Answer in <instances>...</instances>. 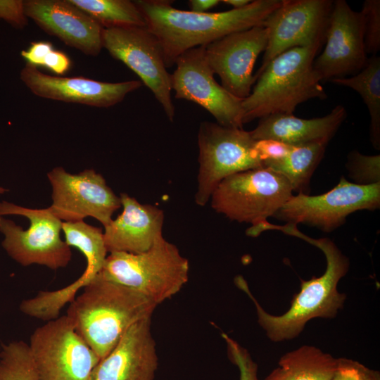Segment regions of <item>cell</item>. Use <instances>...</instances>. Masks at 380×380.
I'll return each instance as SVG.
<instances>
[{
    "instance_id": "6da1fadb",
    "label": "cell",
    "mask_w": 380,
    "mask_h": 380,
    "mask_svg": "<svg viewBox=\"0 0 380 380\" xmlns=\"http://www.w3.org/2000/svg\"><path fill=\"white\" fill-rule=\"evenodd\" d=\"M146 27L159 41L167 68L185 51L208 44L232 33L262 25L281 0H255L240 9L195 13L176 8L172 1H134Z\"/></svg>"
},
{
    "instance_id": "7a4b0ae2",
    "label": "cell",
    "mask_w": 380,
    "mask_h": 380,
    "mask_svg": "<svg viewBox=\"0 0 380 380\" xmlns=\"http://www.w3.org/2000/svg\"><path fill=\"white\" fill-rule=\"evenodd\" d=\"M288 235L302 239L319 248L327 260L324 273L308 281L301 280L300 291L291 302L290 308L281 315L267 313L260 305L241 277L235 278L238 288L254 303L258 321L272 341L279 342L298 336L306 323L315 317L333 318L343 306L346 295L337 289L339 280L349 269V260L328 238L315 239L300 232L296 226L288 229Z\"/></svg>"
},
{
    "instance_id": "3957f363",
    "label": "cell",
    "mask_w": 380,
    "mask_h": 380,
    "mask_svg": "<svg viewBox=\"0 0 380 380\" xmlns=\"http://www.w3.org/2000/svg\"><path fill=\"white\" fill-rule=\"evenodd\" d=\"M70 303L67 316L101 359L136 322L151 318L157 305L141 293L98 274Z\"/></svg>"
},
{
    "instance_id": "277c9868",
    "label": "cell",
    "mask_w": 380,
    "mask_h": 380,
    "mask_svg": "<svg viewBox=\"0 0 380 380\" xmlns=\"http://www.w3.org/2000/svg\"><path fill=\"white\" fill-rule=\"evenodd\" d=\"M322 46L289 49L253 76V88L242 101L243 124L274 114H293L305 101L327 99L322 80L313 68Z\"/></svg>"
},
{
    "instance_id": "5b68a950",
    "label": "cell",
    "mask_w": 380,
    "mask_h": 380,
    "mask_svg": "<svg viewBox=\"0 0 380 380\" xmlns=\"http://www.w3.org/2000/svg\"><path fill=\"white\" fill-rule=\"evenodd\" d=\"M189 270L188 260L161 236L141 253H110L99 274L137 291L158 305L182 289L188 281Z\"/></svg>"
},
{
    "instance_id": "8992f818",
    "label": "cell",
    "mask_w": 380,
    "mask_h": 380,
    "mask_svg": "<svg viewBox=\"0 0 380 380\" xmlns=\"http://www.w3.org/2000/svg\"><path fill=\"white\" fill-rule=\"evenodd\" d=\"M62 224L49 208L32 209L0 202L2 246L23 266L38 264L55 270L68 265L72 252L61 238Z\"/></svg>"
},
{
    "instance_id": "52a82bcc",
    "label": "cell",
    "mask_w": 380,
    "mask_h": 380,
    "mask_svg": "<svg viewBox=\"0 0 380 380\" xmlns=\"http://www.w3.org/2000/svg\"><path fill=\"white\" fill-rule=\"evenodd\" d=\"M289 181L269 168L239 172L224 178L211 195L217 213L255 226L274 216L293 195Z\"/></svg>"
},
{
    "instance_id": "ba28073f",
    "label": "cell",
    "mask_w": 380,
    "mask_h": 380,
    "mask_svg": "<svg viewBox=\"0 0 380 380\" xmlns=\"http://www.w3.org/2000/svg\"><path fill=\"white\" fill-rule=\"evenodd\" d=\"M250 132L202 122L198 134L199 149L197 205L203 206L224 178L249 170L262 168Z\"/></svg>"
},
{
    "instance_id": "9c48e42d",
    "label": "cell",
    "mask_w": 380,
    "mask_h": 380,
    "mask_svg": "<svg viewBox=\"0 0 380 380\" xmlns=\"http://www.w3.org/2000/svg\"><path fill=\"white\" fill-rule=\"evenodd\" d=\"M28 345L39 380H89L100 360L67 315L37 327Z\"/></svg>"
},
{
    "instance_id": "30bf717a",
    "label": "cell",
    "mask_w": 380,
    "mask_h": 380,
    "mask_svg": "<svg viewBox=\"0 0 380 380\" xmlns=\"http://www.w3.org/2000/svg\"><path fill=\"white\" fill-rule=\"evenodd\" d=\"M102 41L103 48L113 58L138 75L172 122L175 108L171 96V74L156 36L146 27L103 28Z\"/></svg>"
},
{
    "instance_id": "8fae6325",
    "label": "cell",
    "mask_w": 380,
    "mask_h": 380,
    "mask_svg": "<svg viewBox=\"0 0 380 380\" xmlns=\"http://www.w3.org/2000/svg\"><path fill=\"white\" fill-rule=\"evenodd\" d=\"M379 205L380 183L360 185L342 177L325 194L292 195L273 217L287 223H303L331 232L343 224L350 214L360 210H374Z\"/></svg>"
},
{
    "instance_id": "7c38bea8",
    "label": "cell",
    "mask_w": 380,
    "mask_h": 380,
    "mask_svg": "<svg viewBox=\"0 0 380 380\" xmlns=\"http://www.w3.org/2000/svg\"><path fill=\"white\" fill-rule=\"evenodd\" d=\"M170 75L175 97L196 103L208 111L217 123L243 128V99H239L215 80L207 61L204 46L191 49L179 56Z\"/></svg>"
},
{
    "instance_id": "4fadbf2b",
    "label": "cell",
    "mask_w": 380,
    "mask_h": 380,
    "mask_svg": "<svg viewBox=\"0 0 380 380\" xmlns=\"http://www.w3.org/2000/svg\"><path fill=\"white\" fill-rule=\"evenodd\" d=\"M47 177L53 201L49 208L61 221L77 222L91 217L106 227L121 206L120 196L107 185L103 177L92 169L70 174L62 167H56Z\"/></svg>"
},
{
    "instance_id": "5bb4252c",
    "label": "cell",
    "mask_w": 380,
    "mask_h": 380,
    "mask_svg": "<svg viewBox=\"0 0 380 380\" xmlns=\"http://www.w3.org/2000/svg\"><path fill=\"white\" fill-rule=\"evenodd\" d=\"M334 1L281 0L262 25L268 40L260 67L253 76L280 53L296 47L323 45Z\"/></svg>"
},
{
    "instance_id": "9a60e30c",
    "label": "cell",
    "mask_w": 380,
    "mask_h": 380,
    "mask_svg": "<svg viewBox=\"0 0 380 380\" xmlns=\"http://www.w3.org/2000/svg\"><path fill=\"white\" fill-rule=\"evenodd\" d=\"M324 42L323 51L313 62L322 82L354 75L367 65L363 16L345 0L333 2Z\"/></svg>"
},
{
    "instance_id": "2e32d148",
    "label": "cell",
    "mask_w": 380,
    "mask_h": 380,
    "mask_svg": "<svg viewBox=\"0 0 380 380\" xmlns=\"http://www.w3.org/2000/svg\"><path fill=\"white\" fill-rule=\"evenodd\" d=\"M267 40V30L262 25L232 33L204 46L213 72L234 96L244 99L250 94L254 84L253 67Z\"/></svg>"
},
{
    "instance_id": "e0dca14e",
    "label": "cell",
    "mask_w": 380,
    "mask_h": 380,
    "mask_svg": "<svg viewBox=\"0 0 380 380\" xmlns=\"http://www.w3.org/2000/svg\"><path fill=\"white\" fill-rule=\"evenodd\" d=\"M20 79L39 97L97 108L115 106L142 85L139 80L107 82L84 77L51 75L27 63L21 69Z\"/></svg>"
},
{
    "instance_id": "ac0fdd59",
    "label": "cell",
    "mask_w": 380,
    "mask_h": 380,
    "mask_svg": "<svg viewBox=\"0 0 380 380\" xmlns=\"http://www.w3.org/2000/svg\"><path fill=\"white\" fill-rule=\"evenodd\" d=\"M24 8L26 16L47 34L86 55L100 53L103 28L69 0H26Z\"/></svg>"
},
{
    "instance_id": "d6986e66",
    "label": "cell",
    "mask_w": 380,
    "mask_h": 380,
    "mask_svg": "<svg viewBox=\"0 0 380 380\" xmlns=\"http://www.w3.org/2000/svg\"><path fill=\"white\" fill-rule=\"evenodd\" d=\"M151 318L136 322L125 331L94 367L89 380H153L158 360Z\"/></svg>"
},
{
    "instance_id": "ffe728a7",
    "label": "cell",
    "mask_w": 380,
    "mask_h": 380,
    "mask_svg": "<svg viewBox=\"0 0 380 380\" xmlns=\"http://www.w3.org/2000/svg\"><path fill=\"white\" fill-rule=\"evenodd\" d=\"M120 198L122 213L104 227L107 251L141 253L148 251L163 236V210L141 204L127 194H121Z\"/></svg>"
},
{
    "instance_id": "44dd1931",
    "label": "cell",
    "mask_w": 380,
    "mask_h": 380,
    "mask_svg": "<svg viewBox=\"0 0 380 380\" xmlns=\"http://www.w3.org/2000/svg\"><path fill=\"white\" fill-rule=\"evenodd\" d=\"M346 116L342 105H337L323 117L312 119L297 118L293 114H274L259 119L250 134L255 140L271 139L294 146L328 144Z\"/></svg>"
},
{
    "instance_id": "7402d4cb",
    "label": "cell",
    "mask_w": 380,
    "mask_h": 380,
    "mask_svg": "<svg viewBox=\"0 0 380 380\" xmlns=\"http://www.w3.org/2000/svg\"><path fill=\"white\" fill-rule=\"evenodd\" d=\"M62 231L65 234L67 244L70 247L78 248L87 260V267L82 276L63 289L65 297L74 298L77 291L88 285L101 272L108 251L101 228L81 220L63 222Z\"/></svg>"
},
{
    "instance_id": "603a6c76",
    "label": "cell",
    "mask_w": 380,
    "mask_h": 380,
    "mask_svg": "<svg viewBox=\"0 0 380 380\" xmlns=\"http://www.w3.org/2000/svg\"><path fill=\"white\" fill-rule=\"evenodd\" d=\"M338 358L318 348L303 346L284 354L263 380H331Z\"/></svg>"
},
{
    "instance_id": "cb8c5ba5",
    "label": "cell",
    "mask_w": 380,
    "mask_h": 380,
    "mask_svg": "<svg viewBox=\"0 0 380 380\" xmlns=\"http://www.w3.org/2000/svg\"><path fill=\"white\" fill-rule=\"evenodd\" d=\"M327 143L316 142L293 146L283 157L267 161L263 168H269L284 175L293 191L304 194L310 177L321 161Z\"/></svg>"
},
{
    "instance_id": "d4e9b609",
    "label": "cell",
    "mask_w": 380,
    "mask_h": 380,
    "mask_svg": "<svg viewBox=\"0 0 380 380\" xmlns=\"http://www.w3.org/2000/svg\"><path fill=\"white\" fill-rule=\"evenodd\" d=\"M331 83L349 87L362 98L369 113L370 140L380 149V57L376 54L368 58L365 67L357 74L333 79Z\"/></svg>"
},
{
    "instance_id": "484cf974",
    "label": "cell",
    "mask_w": 380,
    "mask_h": 380,
    "mask_svg": "<svg viewBox=\"0 0 380 380\" xmlns=\"http://www.w3.org/2000/svg\"><path fill=\"white\" fill-rule=\"evenodd\" d=\"M103 28L146 27L142 13L129 0H69Z\"/></svg>"
},
{
    "instance_id": "4316f807",
    "label": "cell",
    "mask_w": 380,
    "mask_h": 380,
    "mask_svg": "<svg viewBox=\"0 0 380 380\" xmlns=\"http://www.w3.org/2000/svg\"><path fill=\"white\" fill-rule=\"evenodd\" d=\"M0 380H39L27 343L15 341L2 345Z\"/></svg>"
},
{
    "instance_id": "83f0119b",
    "label": "cell",
    "mask_w": 380,
    "mask_h": 380,
    "mask_svg": "<svg viewBox=\"0 0 380 380\" xmlns=\"http://www.w3.org/2000/svg\"><path fill=\"white\" fill-rule=\"evenodd\" d=\"M346 167L357 184L380 183L379 155L367 156L354 150L348 156Z\"/></svg>"
},
{
    "instance_id": "f1b7e54d",
    "label": "cell",
    "mask_w": 380,
    "mask_h": 380,
    "mask_svg": "<svg viewBox=\"0 0 380 380\" xmlns=\"http://www.w3.org/2000/svg\"><path fill=\"white\" fill-rule=\"evenodd\" d=\"M364 20V44L367 54L380 49V1L365 0L360 11Z\"/></svg>"
},
{
    "instance_id": "f546056e",
    "label": "cell",
    "mask_w": 380,
    "mask_h": 380,
    "mask_svg": "<svg viewBox=\"0 0 380 380\" xmlns=\"http://www.w3.org/2000/svg\"><path fill=\"white\" fill-rule=\"evenodd\" d=\"M222 337L226 342L229 360L239 369V380H259L258 365L248 351L225 333H222Z\"/></svg>"
},
{
    "instance_id": "4dcf8cb0",
    "label": "cell",
    "mask_w": 380,
    "mask_h": 380,
    "mask_svg": "<svg viewBox=\"0 0 380 380\" xmlns=\"http://www.w3.org/2000/svg\"><path fill=\"white\" fill-rule=\"evenodd\" d=\"M27 19L24 1L0 0V20H4L15 28L23 29L27 26Z\"/></svg>"
},
{
    "instance_id": "1f68e13d",
    "label": "cell",
    "mask_w": 380,
    "mask_h": 380,
    "mask_svg": "<svg viewBox=\"0 0 380 380\" xmlns=\"http://www.w3.org/2000/svg\"><path fill=\"white\" fill-rule=\"evenodd\" d=\"M367 367L357 361L338 358V364L331 380H365Z\"/></svg>"
},
{
    "instance_id": "d6a6232c",
    "label": "cell",
    "mask_w": 380,
    "mask_h": 380,
    "mask_svg": "<svg viewBox=\"0 0 380 380\" xmlns=\"http://www.w3.org/2000/svg\"><path fill=\"white\" fill-rule=\"evenodd\" d=\"M292 146L271 139L257 140L256 142V149L262 166L267 161L277 160L283 157L290 151Z\"/></svg>"
},
{
    "instance_id": "836d02e7",
    "label": "cell",
    "mask_w": 380,
    "mask_h": 380,
    "mask_svg": "<svg viewBox=\"0 0 380 380\" xmlns=\"http://www.w3.org/2000/svg\"><path fill=\"white\" fill-rule=\"evenodd\" d=\"M53 49L50 42H33L27 49L21 51L20 55L27 64L37 68L43 66L46 57Z\"/></svg>"
},
{
    "instance_id": "e575fe53",
    "label": "cell",
    "mask_w": 380,
    "mask_h": 380,
    "mask_svg": "<svg viewBox=\"0 0 380 380\" xmlns=\"http://www.w3.org/2000/svg\"><path fill=\"white\" fill-rule=\"evenodd\" d=\"M71 65V60L65 53L53 49L46 57L43 67L62 76L70 70Z\"/></svg>"
},
{
    "instance_id": "d590c367",
    "label": "cell",
    "mask_w": 380,
    "mask_h": 380,
    "mask_svg": "<svg viewBox=\"0 0 380 380\" xmlns=\"http://www.w3.org/2000/svg\"><path fill=\"white\" fill-rule=\"evenodd\" d=\"M219 0H190L189 6L190 11L195 13H207L208 11L218 5Z\"/></svg>"
},
{
    "instance_id": "8d00e7d4",
    "label": "cell",
    "mask_w": 380,
    "mask_h": 380,
    "mask_svg": "<svg viewBox=\"0 0 380 380\" xmlns=\"http://www.w3.org/2000/svg\"><path fill=\"white\" fill-rule=\"evenodd\" d=\"M225 4L232 7V9H240L248 5L251 1L249 0H223L221 1Z\"/></svg>"
},
{
    "instance_id": "74e56055",
    "label": "cell",
    "mask_w": 380,
    "mask_h": 380,
    "mask_svg": "<svg viewBox=\"0 0 380 380\" xmlns=\"http://www.w3.org/2000/svg\"><path fill=\"white\" fill-rule=\"evenodd\" d=\"M365 380H380L379 372L367 368Z\"/></svg>"
},
{
    "instance_id": "f35d334b",
    "label": "cell",
    "mask_w": 380,
    "mask_h": 380,
    "mask_svg": "<svg viewBox=\"0 0 380 380\" xmlns=\"http://www.w3.org/2000/svg\"><path fill=\"white\" fill-rule=\"evenodd\" d=\"M6 191H7V189L0 186V194H3Z\"/></svg>"
}]
</instances>
